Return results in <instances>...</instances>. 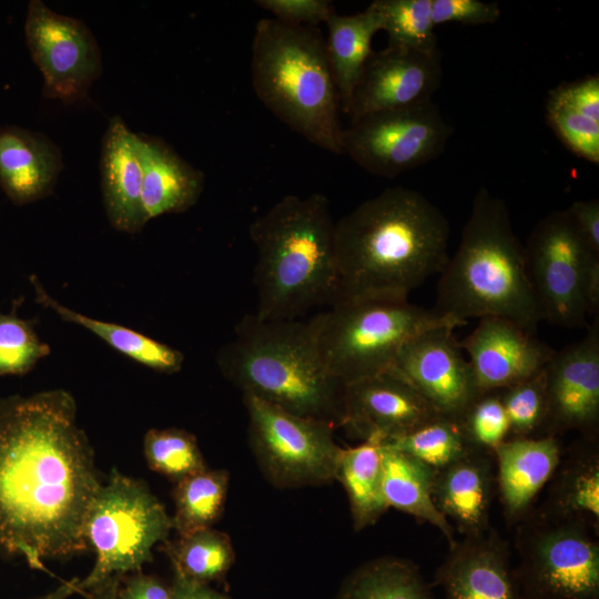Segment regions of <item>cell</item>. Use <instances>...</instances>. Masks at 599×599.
Returning a JSON list of instances; mask_svg holds the SVG:
<instances>
[{
  "mask_svg": "<svg viewBox=\"0 0 599 599\" xmlns=\"http://www.w3.org/2000/svg\"><path fill=\"white\" fill-rule=\"evenodd\" d=\"M102 484L65 389L0 399V548L43 570L87 551L89 511Z\"/></svg>",
  "mask_w": 599,
  "mask_h": 599,
  "instance_id": "cell-1",
  "label": "cell"
},
{
  "mask_svg": "<svg viewBox=\"0 0 599 599\" xmlns=\"http://www.w3.org/2000/svg\"><path fill=\"white\" fill-rule=\"evenodd\" d=\"M449 223L416 190L394 186L335 223L336 291L351 298L408 300L445 267Z\"/></svg>",
  "mask_w": 599,
  "mask_h": 599,
  "instance_id": "cell-2",
  "label": "cell"
},
{
  "mask_svg": "<svg viewBox=\"0 0 599 599\" xmlns=\"http://www.w3.org/2000/svg\"><path fill=\"white\" fill-rule=\"evenodd\" d=\"M432 309L464 325L506 318L532 333L542 321L507 204L486 187L477 191L458 247L440 272Z\"/></svg>",
  "mask_w": 599,
  "mask_h": 599,
  "instance_id": "cell-3",
  "label": "cell"
},
{
  "mask_svg": "<svg viewBox=\"0 0 599 599\" xmlns=\"http://www.w3.org/2000/svg\"><path fill=\"white\" fill-rule=\"evenodd\" d=\"M261 319H297L336 291L335 222L321 193L288 194L248 227Z\"/></svg>",
  "mask_w": 599,
  "mask_h": 599,
  "instance_id": "cell-4",
  "label": "cell"
},
{
  "mask_svg": "<svg viewBox=\"0 0 599 599\" xmlns=\"http://www.w3.org/2000/svg\"><path fill=\"white\" fill-rule=\"evenodd\" d=\"M216 364L243 396L341 425L345 384L323 365L309 321L246 315L217 352Z\"/></svg>",
  "mask_w": 599,
  "mask_h": 599,
  "instance_id": "cell-5",
  "label": "cell"
},
{
  "mask_svg": "<svg viewBox=\"0 0 599 599\" xmlns=\"http://www.w3.org/2000/svg\"><path fill=\"white\" fill-rule=\"evenodd\" d=\"M251 72L255 94L280 121L315 146L344 154L341 102L317 27L260 19Z\"/></svg>",
  "mask_w": 599,
  "mask_h": 599,
  "instance_id": "cell-6",
  "label": "cell"
},
{
  "mask_svg": "<svg viewBox=\"0 0 599 599\" xmlns=\"http://www.w3.org/2000/svg\"><path fill=\"white\" fill-rule=\"evenodd\" d=\"M309 319L321 361L343 384L387 372L403 345L419 332L464 324L394 298H351Z\"/></svg>",
  "mask_w": 599,
  "mask_h": 599,
  "instance_id": "cell-7",
  "label": "cell"
},
{
  "mask_svg": "<svg viewBox=\"0 0 599 599\" xmlns=\"http://www.w3.org/2000/svg\"><path fill=\"white\" fill-rule=\"evenodd\" d=\"M172 519L145 483L112 469L89 511L85 537L95 552L90 573L77 591H90L113 577L141 571L152 550L165 542Z\"/></svg>",
  "mask_w": 599,
  "mask_h": 599,
  "instance_id": "cell-8",
  "label": "cell"
},
{
  "mask_svg": "<svg viewBox=\"0 0 599 599\" xmlns=\"http://www.w3.org/2000/svg\"><path fill=\"white\" fill-rule=\"evenodd\" d=\"M524 251L541 319L587 328L588 317L599 315V254L585 241L567 209L542 217Z\"/></svg>",
  "mask_w": 599,
  "mask_h": 599,
  "instance_id": "cell-9",
  "label": "cell"
},
{
  "mask_svg": "<svg viewBox=\"0 0 599 599\" xmlns=\"http://www.w3.org/2000/svg\"><path fill=\"white\" fill-rule=\"evenodd\" d=\"M248 445L264 477L282 489L322 486L336 478L342 451L335 427L244 395Z\"/></svg>",
  "mask_w": 599,
  "mask_h": 599,
  "instance_id": "cell-10",
  "label": "cell"
},
{
  "mask_svg": "<svg viewBox=\"0 0 599 599\" xmlns=\"http://www.w3.org/2000/svg\"><path fill=\"white\" fill-rule=\"evenodd\" d=\"M519 529L522 599H599V546L588 526L542 516Z\"/></svg>",
  "mask_w": 599,
  "mask_h": 599,
  "instance_id": "cell-11",
  "label": "cell"
},
{
  "mask_svg": "<svg viewBox=\"0 0 599 599\" xmlns=\"http://www.w3.org/2000/svg\"><path fill=\"white\" fill-rule=\"evenodd\" d=\"M453 131L433 101L378 111L343 130V153L366 172L392 179L438 158Z\"/></svg>",
  "mask_w": 599,
  "mask_h": 599,
  "instance_id": "cell-12",
  "label": "cell"
},
{
  "mask_svg": "<svg viewBox=\"0 0 599 599\" xmlns=\"http://www.w3.org/2000/svg\"><path fill=\"white\" fill-rule=\"evenodd\" d=\"M24 35L43 78V94L67 104L84 99L102 72L101 50L91 30L82 21L32 0Z\"/></svg>",
  "mask_w": 599,
  "mask_h": 599,
  "instance_id": "cell-13",
  "label": "cell"
},
{
  "mask_svg": "<svg viewBox=\"0 0 599 599\" xmlns=\"http://www.w3.org/2000/svg\"><path fill=\"white\" fill-rule=\"evenodd\" d=\"M456 327L441 325L409 338L387 372L408 383L438 414L458 417L480 394Z\"/></svg>",
  "mask_w": 599,
  "mask_h": 599,
  "instance_id": "cell-14",
  "label": "cell"
},
{
  "mask_svg": "<svg viewBox=\"0 0 599 599\" xmlns=\"http://www.w3.org/2000/svg\"><path fill=\"white\" fill-rule=\"evenodd\" d=\"M547 435L565 430L596 437L599 425V315L586 335L555 351L545 367Z\"/></svg>",
  "mask_w": 599,
  "mask_h": 599,
  "instance_id": "cell-15",
  "label": "cell"
},
{
  "mask_svg": "<svg viewBox=\"0 0 599 599\" xmlns=\"http://www.w3.org/2000/svg\"><path fill=\"white\" fill-rule=\"evenodd\" d=\"M443 77L440 52L387 45L368 57L352 95L351 121L432 101Z\"/></svg>",
  "mask_w": 599,
  "mask_h": 599,
  "instance_id": "cell-16",
  "label": "cell"
},
{
  "mask_svg": "<svg viewBox=\"0 0 599 599\" xmlns=\"http://www.w3.org/2000/svg\"><path fill=\"white\" fill-rule=\"evenodd\" d=\"M437 414L408 383L385 372L345 384L339 426L363 440L383 444Z\"/></svg>",
  "mask_w": 599,
  "mask_h": 599,
  "instance_id": "cell-17",
  "label": "cell"
},
{
  "mask_svg": "<svg viewBox=\"0 0 599 599\" xmlns=\"http://www.w3.org/2000/svg\"><path fill=\"white\" fill-rule=\"evenodd\" d=\"M478 392L501 390L540 373L555 349L520 325L500 317L479 319L461 342Z\"/></svg>",
  "mask_w": 599,
  "mask_h": 599,
  "instance_id": "cell-18",
  "label": "cell"
},
{
  "mask_svg": "<svg viewBox=\"0 0 599 599\" xmlns=\"http://www.w3.org/2000/svg\"><path fill=\"white\" fill-rule=\"evenodd\" d=\"M436 583L445 599H522L507 544L490 528L450 546L436 572Z\"/></svg>",
  "mask_w": 599,
  "mask_h": 599,
  "instance_id": "cell-19",
  "label": "cell"
},
{
  "mask_svg": "<svg viewBox=\"0 0 599 599\" xmlns=\"http://www.w3.org/2000/svg\"><path fill=\"white\" fill-rule=\"evenodd\" d=\"M504 514L509 522L524 520L561 461L555 435L507 438L493 453Z\"/></svg>",
  "mask_w": 599,
  "mask_h": 599,
  "instance_id": "cell-20",
  "label": "cell"
},
{
  "mask_svg": "<svg viewBox=\"0 0 599 599\" xmlns=\"http://www.w3.org/2000/svg\"><path fill=\"white\" fill-rule=\"evenodd\" d=\"M491 456L474 450L435 470L434 504L465 537H478L489 530V510L496 484Z\"/></svg>",
  "mask_w": 599,
  "mask_h": 599,
  "instance_id": "cell-21",
  "label": "cell"
},
{
  "mask_svg": "<svg viewBox=\"0 0 599 599\" xmlns=\"http://www.w3.org/2000/svg\"><path fill=\"white\" fill-rule=\"evenodd\" d=\"M101 190L111 225L134 234L149 222L142 202V170L133 133L120 116L110 120L102 141Z\"/></svg>",
  "mask_w": 599,
  "mask_h": 599,
  "instance_id": "cell-22",
  "label": "cell"
},
{
  "mask_svg": "<svg viewBox=\"0 0 599 599\" xmlns=\"http://www.w3.org/2000/svg\"><path fill=\"white\" fill-rule=\"evenodd\" d=\"M62 167L60 149L49 138L14 125L0 129V186L14 204L48 196Z\"/></svg>",
  "mask_w": 599,
  "mask_h": 599,
  "instance_id": "cell-23",
  "label": "cell"
},
{
  "mask_svg": "<svg viewBox=\"0 0 599 599\" xmlns=\"http://www.w3.org/2000/svg\"><path fill=\"white\" fill-rule=\"evenodd\" d=\"M135 143L142 170V202L149 221L191 209L203 192V172L158 138L135 133Z\"/></svg>",
  "mask_w": 599,
  "mask_h": 599,
  "instance_id": "cell-24",
  "label": "cell"
},
{
  "mask_svg": "<svg viewBox=\"0 0 599 599\" xmlns=\"http://www.w3.org/2000/svg\"><path fill=\"white\" fill-rule=\"evenodd\" d=\"M435 469L422 460L382 444V487L389 507L436 527L455 544L454 527L433 500Z\"/></svg>",
  "mask_w": 599,
  "mask_h": 599,
  "instance_id": "cell-25",
  "label": "cell"
},
{
  "mask_svg": "<svg viewBox=\"0 0 599 599\" xmlns=\"http://www.w3.org/2000/svg\"><path fill=\"white\" fill-rule=\"evenodd\" d=\"M30 281L35 301L63 321L82 326L120 354L150 369L164 374L181 370L184 363L181 351L123 325L95 319L73 311L52 297L38 277L32 275Z\"/></svg>",
  "mask_w": 599,
  "mask_h": 599,
  "instance_id": "cell-26",
  "label": "cell"
},
{
  "mask_svg": "<svg viewBox=\"0 0 599 599\" xmlns=\"http://www.w3.org/2000/svg\"><path fill=\"white\" fill-rule=\"evenodd\" d=\"M325 23L327 26L326 54L341 109L347 114L355 87L373 52V38L382 31V23L369 4L364 11L354 14H339L335 11Z\"/></svg>",
  "mask_w": 599,
  "mask_h": 599,
  "instance_id": "cell-27",
  "label": "cell"
},
{
  "mask_svg": "<svg viewBox=\"0 0 599 599\" xmlns=\"http://www.w3.org/2000/svg\"><path fill=\"white\" fill-rule=\"evenodd\" d=\"M560 468L551 488L548 512L544 516L576 520L598 532L599 525V453L595 437H585Z\"/></svg>",
  "mask_w": 599,
  "mask_h": 599,
  "instance_id": "cell-28",
  "label": "cell"
},
{
  "mask_svg": "<svg viewBox=\"0 0 599 599\" xmlns=\"http://www.w3.org/2000/svg\"><path fill=\"white\" fill-rule=\"evenodd\" d=\"M335 480L347 494L355 531L373 526L388 509L382 487V443L363 440L342 448Z\"/></svg>",
  "mask_w": 599,
  "mask_h": 599,
  "instance_id": "cell-29",
  "label": "cell"
},
{
  "mask_svg": "<svg viewBox=\"0 0 599 599\" xmlns=\"http://www.w3.org/2000/svg\"><path fill=\"white\" fill-rule=\"evenodd\" d=\"M336 599H433L419 569L410 561L383 557L356 568Z\"/></svg>",
  "mask_w": 599,
  "mask_h": 599,
  "instance_id": "cell-30",
  "label": "cell"
},
{
  "mask_svg": "<svg viewBox=\"0 0 599 599\" xmlns=\"http://www.w3.org/2000/svg\"><path fill=\"white\" fill-rule=\"evenodd\" d=\"M229 486L227 470L210 468L175 483L172 529L186 536L213 528L223 514Z\"/></svg>",
  "mask_w": 599,
  "mask_h": 599,
  "instance_id": "cell-31",
  "label": "cell"
},
{
  "mask_svg": "<svg viewBox=\"0 0 599 599\" xmlns=\"http://www.w3.org/2000/svg\"><path fill=\"white\" fill-rule=\"evenodd\" d=\"M164 544L174 575L196 582L220 580L235 560L230 536L214 528L179 536L176 541Z\"/></svg>",
  "mask_w": 599,
  "mask_h": 599,
  "instance_id": "cell-32",
  "label": "cell"
},
{
  "mask_svg": "<svg viewBox=\"0 0 599 599\" xmlns=\"http://www.w3.org/2000/svg\"><path fill=\"white\" fill-rule=\"evenodd\" d=\"M383 445L406 453L435 470L477 450L469 444L458 417L441 414Z\"/></svg>",
  "mask_w": 599,
  "mask_h": 599,
  "instance_id": "cell-33",
  "label": "cell"
},
{
  "mask_svg": "<svg viewBox=\"0 0 599 599\" xmlns=\"http://www.w3.org/2000/svg\"><path fill=\"white\" fill-rule=\"evenodd\" d=\"M369 6L380 19L390 47L422 52L438 51L432 0H374Z\"/></svg>",
  "mask_w": 599,
  "mask_h": 599,
  "instance_id": "cell-34",
  "label": "cell"
},
{
  "mask_svg": "<svg viewBox=\"0 0 599 599\" xmlns=\"http://www.w3.org/2000/svg\"><path fill=\"white\" fill-rule=\"evenodd\" d=\"M143 451L148 466L174 483L207 468L195 436L185 429H149Z\"/></svg>",
  "mask_w": 599,
  "mask_h": 599,
  "instance_id": "cell-35",
  "label": "cell"
},
{
  "mask_svg": "<svg viewBox=\"0 0 599 599\" xmlns=\"http://www.w3.org/2000/svg\"><path fill=\"white\" fill-rule=\"evenodd\" d=\"M50 353L31 319L21 318L16 308L0 312V376L26 375Z\"/></svg>",
  "mask_w": 599,
  "mask_h": 599,
  "instance_id": "cell-36",
  "label": "cell"
},
{
  "mask_svg": "<svg viewBox=\"0 0 599 599\" xmlns=\"http://www.w3.org/2000/svg\"><path fill=\"white\" fill-rule=\"evenodd\" d=\"M510 433L508 438L536 437L547 422L545 368L517 384L499 390Z\"/></svg>",
  "mask_w": 599,
  "mask_h": 599,
  "instance_id": "cell-37",
  "label": "cell"
},
{
  "mask_svg": "<svg viewBox=\"0 0 599 599\" xmlns=\"http://www.w3.org/2000/svg\"><path fill=\"white\" fill-rule=\"evenodd\" d=\"M469 444L493 454L509 437V420L499 390L479 394L458 416Z\"/></svg>",
  "mask_w": 599,
  "mask_h": 599,
  "instance_id": "cell-38",
  "label": "cell"
},
{
  "mask_svg": "<svg viewBox=\"0 0 599 599\" xmlns=\"http://www.w3.org/2000/svg\"><path fill=\"white\" fill-rule=\"evenodd\" d=\"M546 118L562 144L575 155L599 164V122L548 95Z\"/></svg>",
  "mask_w": 599,
  "mask_h": 599,
  "instance_id": "cell-39",
  "label": "cell"
},
{
  "mask_svg": "<svg viewBox=\"0 0 599 599\" xmlns=\"http://www.w3.org/2000/svg\"><path fill=\"white\" fill-rule=\"evenodd\" d=\"M500 14L497 2L432 0V18L435 27L449 22L467 26L491 24L499 20Z\"/></svg>",
  "mask_w": 599,
  "mask_h": 599,
  "instance_id": "cell-40",
  "label": "cell"
},
{
  "mask_svg": "<svg viewBox=\"0 0 599 599\" xmlns=\"http://www.w3.org/2000/svg\"><path fill=\"white\" fill-rule=\"evenodd\" d=\"M255 3L275 19L293 26L317 27L335 12L328 0H257Z\"/></svg>",
  "mask_w": 599,
  "mask_h": 599,
  "instance_id": "cell-41",
  "label": "cell"
},
{
  "mask_svg": "<svg viewBox=\"0 0 599 599\" xmlns=\"http://www.w3.org/2000/svg\"><path fill=\"white\" fill-rule=\"evenodd\" d=\"M570 109L599 122V77L587 75L576 81L560 83L549 94Z\"/></svg>",
  "mask_w": 599,
  "mask_h": 599,
  "instance_id": "cell-42",
  "label": "cell"
},
{
  "mask_svg": "<svg viewBox=\"0 0 599 599\" xmlns=\"http://www.w3.org/2000/svg\"><path fill=\"white\" fill-rule=\"evenodd\" d=\"M567 211L585 241L595 253L599 254V200L575 201Z\"/></svg>",
  "mask_w": 599,
  "mask_h": 599,
  "instance_id": "cell-43",
  "label": "cell"
},
{
  "mask_svg": "<svg viewBox=\"0 0 599 599\" xmlns=\"http://www.w3.org/2000/svg\"><path fill=\"white\" fill-rule=\"evenodd\" d=\"M119 599H171L170 587H166L159 578L144 575L141 571L133 572L119 588Z\"/></svg>",
  "mask_w": 599,
  "mask_h": 599,
  "instance_id": "cell-44",
  "label": "cell"
},
{
  "mask_svg": "<svg viewBox=\"0 0 599 599\" xmlns=\"http://www.w3.org/2000/svg\"><path fill=\"white\" fill-rule=\"evenodd\" d=\"M170 593L171 599H230L209 583L192 581L177 575H174Z\"/></svg>",
  "mask_w": 599,
  "mask_h": 599,
  "instance_id": "cell-45",
  "label": "cell"
},
{
  "mask_svg": "<svg viewBox=\"0 0 599 599\" xmlns=\"http://www.w3.org/2000/svg\"><path fill=\"white\" fill-rule=\"evenodd\" d=\"M120 579L121 577H113L99 587L90 590V599H119Z\"/></svg>",
  "mask_w": 599,
  "mask_h": 599,
  "instance_id": "cell-46",
  "label": "cell"
},
{
  "mask_svg": "<svg viewBox=\"0 0 599 599\" xmlns=\"http://www.w3.org/2000/svg\"><path fill=\"white\" fill-rule=\"evenodd\" d=\"M77 581L78 579H73L64 583L63 586L59 587L53 592H50L42 597L32 598V599H65L67 597H69L70 595L77 591Z\"/></svg>",
  "mask_w": 599,
  "mask_h": 599,
  "instance_id": "cell-47",
  "label": "cell"
}]
</instances>
